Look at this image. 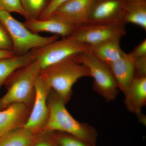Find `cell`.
I'll list each match as a JSON object with an SVG mask.
<instances>
[{"mask_svg": "<svg viewBox=\"0 0 146 146\" xmlns=\"http://www.w3.org/2000/svg\"><path fill=\"white\" fill-rule=\"evenodd\" d=\"M66 104L55 92L48 104L49 115L44 125L46 130L70 134L96 146L98 133L90 125L82 123L72 116L65 107Z\"/></svg>", "mask_w": 146, "mask_h": 146, "instance_id": "1", "label": "cell"}, {"mask_svg": "<svg viewBox=\"0 0 146 146\" xmlns=\"http://www.w3.org/2000/svg\"><path fill=\"white\" fill-rule=\"evenodd\" d=\"M75 56L41 71L40 75L51 89L66 104L72 94V87L80 79L90 77L88 69L76 60Z\"/></svg>", "mask_w": 146, "mask_h": 146, "instance_id": "2", "label": "cell"}, {"mask_svg": "<svg viewBox=\"0 0 146 146\" xmlns=\"http://www.w3.org/2000/svg\"><path fill=\"white\" fill-rule=\"evenodd\" d=\"M41 71L36 59L13 73L5 83L7 91L0 98V110L14 104H29L35 94V81Z\"/></svg>", "mask_w": 146, "mask_h": 146, "instance_id": "3", "label": "cell"}, {"mask_svg": "<svg viewBox=\"0 0 146 146\" xmlns=\"http://www.w3.org/2000/svg\"><path fill=\"white\" fill-rule=\"evenodd\" d=\"M0 22L6 29L13 42V52L16 55L25 54L57 40L58 35L45 37L33 33L24 23L19 22L10 13L0 8Z\"/></svg>", "mask_w": 146, "mask_h": 146, "instance_id": "4", "label": "cell"}, {"mask_svg": "<svg viewBox=\"0 0 146 146\" xmlns=\"http://www.w3.org/2000/svg\"><path fill=\"white\" fill-rule=\"evenodd\" d=\"M79 63L86 66L90 77L94 79L93 89L105 101H113L117 97L119 89L108 65L95 55L91 51L75 56Z\"/></svg>", "mask_w": 146, "mask_h": 146, "instance_id": "5", "label": "cell"}, {"mask_svg": "<svg viewBox=\"0 0 146 146\" xmlns=\"http://www.w3.org/2000/svg\"><path fill=\"white\" fill-rule=\"evenodd\" d=\"M125 25L121 22L88 23L77 28L70 36L91 48L111 39H121L125 34Z\"/></svg>", "mask_w": 146, "mask_h": 146, "instance_id": "6", "label": "cell"}, {"mask_svg": "<svg viewBox=\"0 0 146 146\" xmlns=\"http://www.w3.org/2000/svg\"><path fill=\"white\" fill-rule=\"evenodd\" d=\"M90 50V47L79 44L70 36L38 48L36 59L42 71Z\"/></svg>", "mask_w": 146, "mask_h": 146, "instance_id": "7", "label": "cell"}, {"mask_svg": "<svg viewBox=\"0 0 146 146\" xmlns=\"http://www.w3.org/2000/svg\"><path fill=\"white\" fill-rule=\"evenodd\" d=\"M51 88L48 83L39 75L35 84V100L33 108L24 127L33 133L44 126L49 115L47 99Z\"/></svg>", "mask_w": 146, "mask_h": 146, "instance_id": "8", "label": "cell"}, {"mask_svg": "<svg viewBox=\"0 0 146 146\" xmlns=\"http://www.w3.org/2000/svg\"><path fill=\"white\" fill-rule=\"evenodd\" d=\"M96 1L68 0L52 14L62 17L78 28L88 23L89 15Z\"/></svg>", "mask_w": 146, "mask_h": 146, "instance_id": "9", "label": "cell"}, {"mask_svg": "<svg viewBox=\"0 0 146 146\" xmlns=\"http://www.w3.org/2000/svg\"><path fill=\"white\" fill-rule=\"evenodd\" d=\"M32 32H48L60 35L63 37L71 36L77 27L65 19L52 14L45 20H30L23 23Z\"/></svg>", "mask_w": 146, "mask_h": 146, "instance_id": "10", "label": "cell"}, {"mask_svg": "<svg viewBox=\"0 0 146 146\" xmlns=\"http://www.w3.org/2000/svg\"><path fill=\"white\" fill-rule=\"evenodd\" d=\"M125 0H96L88 23L122 22Z\"/></svg>", "mask_w": 146, "mask_h": 146, "instance_id": "11", "label": "cell"}, {"mask_svg": "<svg viewBox=\"0 0 146 146\" xmlns=\"http://www.w3.org/2000/svg\"><path fill=\"white\" fill-rule=\"evenodd\" d=\"M134 62L129 54L125 52L119 60L108 64L119 90L124 94L134 78Z\"/></svg>", "mask_w": 146, "mask_h": 146, "instance_id": "12", "label": "cell"}, {"mask_svg": "<svg viewBox=\"0 0 146 146\" xmlns=\"http://www.w3.org/2000/svg\"><path fill=\"white\" fill-rule=\"evenodd\" d=\"M124 94L127 111L135 114L142 112L146 105V77L134 78Z\"/></svg>", "mask_w": 146, "mask_h": 146, "instance_id": "13", "label": "cell"}, {"mask_svg": "<svg viewBox=\"0 0 146 146\" xmlns=\"http://www.w3.org/2000/svg\"><path fill=\"white\" fill-rule=\"evenodd\" d=\"M27 112V106L21 103L11 105L0 110V137L18 128L23 123Z\"/></svg>", "mask_w": 146, "mask_h": 146, "instance_id": "14", "label": "cell"}, {"mask_svg": "<svg viewBox=\"0 0 146 146\" xmlns=\"http://www.w3.org/2000/svg\"><path fill=\"white\" fill-rule=\"evenodd\" d=\"M38 48L24 54L0 59V89L15 72L36 59Z\"/></svg>", "mask_w": 146, "mask_h": 146, "instance_id": "15", "label": "cell"}, {"mask_svg": "<svg viewBox=\"0 0 146 146\" xmlns=\"http://www.w3.org/2000/svg\"><path fill=\"white\" fill-rule=\"evenodd\" d=\"M122 22L136 25L146 30V1L125 0Z\"/></svg>", "mask_w": 146, "mask_h": 146, "instance_id": "16", "label": "cell"}, {"mask_svg": "<svg viewBox=\"0 0 146 146\" xmlns=\"http://www.w3.org/2000/svg\"><path fill=\"white\" fill-rule=\"evenodd\" d=\"M121 38L111 39L91 47L90 51L97 57L109 64L120 59L125 52L120 47Z\"/></svg>", "mask_w": 146, "mask_h": 146, "instance_id": "17", "label": "cell"}, {"mask_svg": "<svg viewBox=\"0 0 146 146\" xmlns=\"http://www.w3.org/2000/svg\"><path fill=\"white\" fill-rule=\"evenodd\" d=\"M34 140V133L23 127L0 137V146H31Z\"/></svg>", "mask_w": 146, "mask_h": 146, "instance_id": "18", "label": "cell"}, {"mask_svg": "<svg viewBox=\"0 0 146 146\" xmlns=\"http://www.w3.org/2000/svg\"><path fill=\"white\" fill-rule=\"evenodd\" d=\"M26 21L38 20L52 0H21Z\"/></svg>", "mask_w": 146, "mask_h": 146, "instance_id": "19", "label": "cell"}, {"mask_svg": "<svg viewBox=\"0 0 146 146\" xmlns=\"http://www.w3.org/2000/svg\"><path fill=\"white\" fill-rule=\"evenodd\" d=\"M58 146H93L70 134H60L56 139Z\"/></svg>", "mask_w": 146, "mask_h": 146, "instance_id": "20", "label": "cell"}, {"mask_svg": "<svg viewBox=\"0 0 146 146\" xmlns=\"http://www.w3.org/2000/svg\"><path fill=\"white\" fill-rule=\"evenodd\" d=\"M0 8L10 13L15 12L25 17L21 0H0Z\"/></svg>", "mask_w": 146, "mask_h": 146, "instance_id": "21", "label": "cell"}, {"mask_svg": "<svg viewBox=\"0 0 146 146\" xmlns=\"http://www.w3.org/2000/svg\"><path fill=\"white\" fill-rule=\"evenodd\" d=\"M0 50L13 52V42L10 35L2 24L0 22Z\"/></svg>", "mask_w": 146, "mask_h": 146, "instance_id": "22", "label": "cell"}, {"mask_svg": "<svg viewBox=\"0 0 146 146\" xmlns=\"http://www.w3.org/2000/svg\"><path fill=\"white\" fill-rule=\"evenodd\" d=\"M134 60V78L146 77V56Z\"/></svg>", "mask_w": 146, "mask_h": 146, "instance_id": "23", "label": "cell"}, {"mask_svg": "<svg viewBox=\"0 0 146 146\" xmlns=\"http://www.w3.org/2000/svg\"><path fill=\"white\" fill-rule=\"evenodd\" d=\"M67 1L68 0H52L49 5L39 17V20H45L48 18L60 5Z\"/></svg>", "mask_w": 146, "mask_h": 146, "instance_id": "24", "label": "cell"}, {"mask_svg": "<svg viewBox=\"0 0 146 146\" xmlns=\"http://www.w3.org/2000/svg\"><path fill=\"white\" fill-rule=\"evenodd\" d=\"M129 54L134 59L146 56V39H144L139 44L137 45L134 49L129 53Z\"/></svg>", "mask_w": 146, "mask_h": 146, "instance_id": "25", "label": "cell"}, {"mask_svg": "<svg viewBox=\"0 0 146 146\" xmlns=\"http://www.w3.org/2000/svg\"><path fill=\"white\" fill-rule=\"evenodd\" d=\"M16 55L13 52L7 51L0 50V59L12 57Z\"/></svg>", "mask_w": 146, "mask_h": 146, "instance_id": "26", "label": "cell"}, {"mask_svg": "<svg viewBox=\"0 0 146 146\" xmlns=\"http://www.w3.org/2000/svg\"><path fill=\"white\" fill-rule=\"evenodd\" d=\"M138 118V120L141 123L143 124L144 125H146V117L145 115L142 113V112L136 114Z\"/></svg>", "mask_w": 146, "mask_h": 146, "instance_id": "27", "label": "cell"}, {"mask_svg": "<svg viewBox=\"0 0 146 146\" xmlns=\"http://www.w3.org/2000/svg\"><path fill=\"white\" fill-rule=\"evenodd\" d=\"M34 146H54L50 142L46 141H41L37 143Z\"/></svg>", "mask_w": 146, "mask_h": 146, "instance_id": "28", "label": "cell"}, {"mask_svg": "<svg viewBox=\"0 0 146 146\" xmlns=\"http://www.w3.org/2000/svg\"><path fill=\"white\" fill-rule=\"evenodd\" d=\"M143 1H146V0H143Z\"/></svg>", "mask_w": 146, "mask_h": 146, "instance_id": "29", "label": "cell"}, {"mask_svg": "<svg viewBox=\"0 0 146 146\" xmlns=\"http://www.w3.org/2000/svg\"><path fill=\"white\" fill-rule=\"evenodd\" d=\"M57 146H58V145Z\"/></svg>", "mask_w": 146, "mask_h": 146, "instance_id": "30", "label": "cell"}, {"mask_svg": "<svg viewBox=\"0 0 146 146\" xmlns=\"http://www.w3.org/2000/svg\"></svg>", "mask_w": 146, "mask_h": 146, "instance_id": "31", "label": "cell"}]
</instances>
